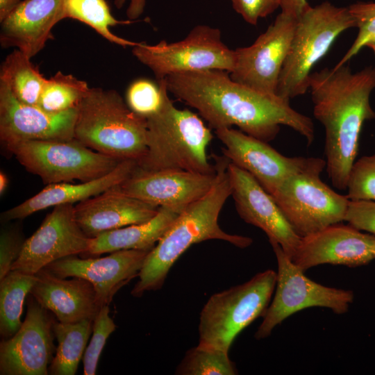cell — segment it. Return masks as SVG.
I'll use <instances>...</instances> for the list:
<instances>
[{
	"label": "cell",
	"instance_id": "8992f818",
	"mask_svg": "<svg viewBox=\"0 0 375 375\" xmlns=\"http://www.w3.org/2000/svg\"><path fill=\"white\" fill-rule=\"evenodd\" d=\"M353 27H356V22L348 7L336 6L329 1L309 6L296 19L276 95L290 101L304 94L308 90L313 67L328 51L337 38Z\"/></svg>",
	"mask_w": 375,
	"mask_h": 375
},
{
	"label": "cell",
	"instance_id": "ac0fdd59",
	"mask_svg": "<svg viewBox=\"0 0 375 375\" xmlns=\"http://www.w3.org/2000/svg\"><path fill=\"white\" fill-rule=\"evenodd\" d=\"M216 179L213 174L181 169L140 171L117 185L123 193L157 207H167L181 213L203 197Z\"/></svg>",
	"mask_w": 375,
	"mask_h": 375
},
{
	"label": "cell",
	"instance_id": "603a6c76",
	"mask_svg": "<svg viewBox=\"0 0 375 375\" xmlns=\"http://www.w3.org/2000/svg\"><path fill=\"white\" fill-rule=\"evenodd\" d=\"M31 294L62 323L94 320L101 308L93 285L86 279L56 276L45 268L35 274Z\"/></svg>",
	"mask_w": 375,
	"mask_h": 375
},
{
	"label": "cell",
	"instance_id": "d6a6232c",
	"mask_svg": "<svg viewBox=\"0 0 375 375\" xmlns=\"http://www.w3.org/2000/svg\"><path fill=\"white\" fill-rule=\"evenodd\" d=\"M348 8L358 32L351 47L334 67L345 65L363 47L375 41V2L359 1Z\"/></svg>",
	"mask_w": 375,
	"mask_h": 375
},
{
	"label": "cell",
	"instance_id": "5b68a950",
	"mask_svg": "<svg viewBox=\"0 0 375 375\" xmlns=\"http://www.w3.org/2000/svg\"><path fill=\"white\" fill-rule=\"evenodd\" d=\"M212 138L201 117L188 109L176 108L167 94L160 110L147 119V151L137 169L213 174L215 167L206 152Z\"/></svg>",
	"mask_w": 375,
	"mask_h": 375
},
{
	"label": "cell",
	"instance_id": "277c9868",
	"mask_svg": "<svg viewBox=\"0 0 375 375\" xmlns=\"http://www.w3.org/2000/svg\"><path fill=\"white\" fill-rule=\"evenodd\" d=\"M74 139L119 160H140L147 151V119L114 90L90 88L78 106Z\"/></svg>",
	"mask_w": 375,
	"mask_h": 375
},
{
	"label": "cell",
	"instance_id": "44dd1931",
	"mask_svg": "<svg viewBox=\"0 0 375 375\" xmlns=\"http://www.w3.org/2000/svg\"><path fill=\"white\" fill-rule=\"evenodd\" d=\"M65 0H23L1 21L0 44L15 47L31 58L49 40L53 26L64 19Z\"/></svg>",
	"mask_w": 375,
	"mask_h": 375
},
{
	"label": "cell",
	"instance_id": "8d00e7d4",
	"mask_svg": "<svg viewBox=\"0 0 375 375\" xmlns=\"http://www.w3.org/2000/svg\"><path fill=\"white\" fill-rule=\"evenodd\" d=\"M344 221L360 231L375 235V201L350 200Z\"/></svg>",
	"mask_w": 375,
	"mask_h": 375
},
{
	"label": "cell",
	"instance_id": "8fae6325",
	"mask_svg": "<svg viewBox=\"0 0 375 375\" xmlns=\"http://www.w3.org/2000/svg\"><path fill=\"white\" fill-rule=\"evenodd\" d=\"M321 170L286 178L272 194L292 228L301 237L344 221L349 199L320 179Z\"/></svg>",
	"mask_w": 375,
	"mask_h": 375
},
{
	"label": "cell",
	"instance_id": "cb8c5ba5",
	"mask_svg": "<svg viewBox=\"0 0 375 375\" xmlns=\"http://www.w3.org/2000/svg\"><path fill=\"white\" fill-rule=\"evenodd\" d=\"M137 165L135 160H124L108 174L91 181L49 184L32 197L2 212L1 221L24 219L49 207L83 201L120 185L133 174Z\"/></svg>",
	"mask_w": 375,
	"mask_h": 375
},
{
	"label": "cell",
	"instance_id": "7a4b0ae2",
	"mask_svg": "<svg viewBox=\"0 0 375 375\" xmlns=\"http://www.w3.org/2000/svg\"><path fill=\"white\" fill-rule=\"evenodd\" d=\"M374 88L372 66L357 72L345 65L324 68L309 78L313 114L325 129L326 172L340 190L347 189L363 124L375 118L369 101Z\"/></svg>",
	"mask_w": 375,
	"mask_h": 375
},
{
	"label": "cell",
	"instance_id": "4fadbf2b",
	"mask_svg": "<svg viewBox=\"0 0 375 375\" xmlns=\"http://www.w3.org/2000/svg\"><path fill=\"white\" fill-rule=\"evenodd\" d=\"M297 18L281 12L249 47L235 49L231 78L259 92L276 95L279 76L290 47Z\"/></svg>",
	"mask_w": 375,
	"mask_h": 375
},
{
	"label": "cell",
	"instance_id": "d590c367",
	"mask_svg": "<svg viewBox=\"0 0 375 375\" xmlns=\"http://www.w3.org/2000/svg\"><path fill=\"white\" fill-rule=\"evenodd\" d=\"M25 240L18 229L4 228L0 235V281L11 270Z\"/></svg>",
	"mask_w": 375,
	"mask_h": 375
},
{
	"label": "cell",
	"instance_id": "d4e9b609",
	"mask_svg": "<svg viewBox=\"0 0 375 375\" xmlns=\"http://www.w3.org/2000/svg\"><path fill=\"white\" fill-rule=\"evenodd\" d=\"M180 213L167 207H159L151 219L104 232L92 238L88 251L82 258L97 257L120 250L151 251Z\"/></svg>",
	"mask_w": 375,
	"mask_h": 375
},
{
	"label": "cell",
	"instance_id": "f35d334b",
	"mask_svg": "<svg viewBox=\"0 0 375 375\" xmlns=\"http://www.w3.org/2000/svg\"><path fill=\"white\" fill-rule=\"evenodd\" d=\"M126 1L129 2L126 10L128 19L135 21L144 12L146 0H115V5L117 9H120Z\"/></svg>",
	"mask_w": 375,
	"mask_h": 375
},
{
	"label": "cell",
	"instance_id": "9a60e30c",
	"mask_svg": "<svg viewBox=\"0 0 375 375\" xmlns=\"http://www.w3.org/2000/svg\"><path fill=\"white\" fill-rule=\"evenodd\" d=\"M74 208L71 203L54 206L38 230L24 241L11 270L35 274L56 260L85 253L92 238L79 227Z\"/></svg>",
	"mask_w": 375,
	"mask_h": 375
},
{
	"label": "cell",
	"instance_id": "d6986e66",
	"mask_svg": "<svg viewBox=\"0 0 375 375\" xmlns=\"http://www.w3.org/2000/svg\"><path fill=\"white\" fill-rule=\"evenodd\" d=\"M372 237L349 224H334L301 237L291 260L304 272L322 264L365 265L374 260Z\"/></svg>",
	"mask_w": 375,
	"mask_h": 375
},
{
	"label": "cell",
	"instance_id": "836d02e7",
	"mask_svg": "<svg viewBox=\"0 0 375 375\" xmlns=\"http://www.w3.org/2000/svg\"><path fill=\"white\" fill-rule=\"evenodd\" d=\"M351 201H375V154L362 156L353 164L347 189Z\"/></svg>",
	"mask_w": 375,
	"mask_h": 375
},
{
	"label": "cell",
	"instance_id": "83f0119b",
	"mask_svg": "<svg viewBox=\"0 0 375 375\" xmlns=\"http://www.w3.org/2000/svg\"><path fill=\"white\" fill-rule=\"evenodd\" d=\"M37 279L35 274L10 270L0 281V335L13 336L20 328V318L26 296Z\"/></svg>",
	"mask_w": 375,
	"mask_h": 375
},
{
	"label": "cell",
	"instance_id": "1f68e13d",
	"mask_svg": "<svg viewBox=\"0 0 375 375\" xmlns=\"http://www.w3.org/2000/svg\"><path fill=\"white\" fill-rule=\"evenodd\" d=\"M169 91L165 78L156 83L148 78H138L128 85L125 101L137 115L147 119L161 108Z\"/></svg>",
	"mask_w": 375,
	"mask_h": 375
},
{
	"label": "cell",
	"instance_id": "3957f363",
	"mask_svg": "<svg viewBox=\"0 0 375 375\" xmlns=\"http://www.w3.org/2000/svg\"><path fill=\"white\" fill-rule=\"evenodd\" d=\"M228 162L225 156H216L215 183L203 197L178 215L148 253L139 272V280L131 292L133 296L140 297L145 292L160 289L172 265L194 244L219 240L242 249L251 244V238L227 233L218 224L220 211L231 195Z\"/></svg>",
	"mask_w": 375,
	"mask_h": 375
},
{
	"label": "cell",
	"instance_id": "f546056e",
	"mask_svg": "<svg viewBox=\"0 0 375 375\" xmlns=\"http://www.w3.org/2000/svg\"><path fill=\"white\" fill-rule=\"evenodd\" d=\"M87 82L72 74L58 72L47 79L38 106L48 112H60L77 108L90 90Z\"/></svg>",
	"mask_w": 375,
	"mask_h": 375
},
{
	"label": "cell",
	"instance_id": "484cf974",
	"mask_svg": "<svg viewBox=\"0 0 375 375\" xmlns=\"http://www.w3.org/2000/svg\"><path fill=\"white\" fill-rule=\"evenodd\" d=\"M93 321L76 323L55 322L53 331L58 347L48 369L51 375H74L92 331Z\"/></svg>",
	"mask_w": 375,
	"mask_h": 375
},
{
	"label": "cell",
	"instance_id": "30bf717a",
	"mask_svg": "<svg viewBox=\"0 0 375 375\" xmlns=\"http://www.w3.org/2000/svg\"><path fill=\"white\" fill-rule=\"evenodd\" d=\"M270 244L278 265L276 292L255 333L256 339L267 338L277 325L304 308L324 307L336 314L348 311L354 297L351 290L325 286L310 280L278 244Z\"/></svg>",
	"mask_w": 375,
	"mask_h": 375
},
{
	"label": "cell",
	"instance_id": "ab89813d",
	"mask_svg": "<svg viewBox=\"0 0 375 375\" xmlns=\"http://www.w3.org/2000/svg\"><path fill=\"white\" fill-rule=\"evenodd\" d=\"M307 0H280L281 12L297 18L308 6Z\"/></svg>",
	"mask_w": 375,
	"mask_h": 375
},
{
	"label": "cell",
	"instance_id": "e575fe53",
	"mask_svg": "<svg viewBox=\"0 0 375 375\" xmlns=\"http://www.w3.org/2000/svg\"><path fill=\"white\" fill-rule=\"evenodd\" d=\"M109 305L102 306L93 320L92 335L83 355L85 375H94L106 342L117 326L110 317Z\"/></svg>",
	"mask_w": 375,
	"mask_h": 375
},
{
	"label": "cell",
	"instance_id": "7402d4cb",
	"mask_svg": "<svg viewBox=\"0 0 375 375\" xmlns=\"http://www.w3.org/2000/svg\"><path fill=\"white\" fill-rule=\"evenodd\" d=\"M158 207L128 196L117 186L74 206V217L89 238L153 218Z\"/></svg>",
	"mask_w": 375,
	"mask_h": 375
},
{
	"label": "cell",
	"instance_id": "b9f144b4",
	"mask_svg": "<svg viewBox=\"0 0 375 375\" xmlns=\"http://www.w3.org/2000/svg\"><path fill=\"white\" fill-rule=\"evenodd\" d=\"M8 178L2 171L0 172V194L2 195L8 188Z\"/></svg>",
	"mask_w": 375,
	"mask_h": 375
},
{
	"label": "cell",
	"instance_id": "9c48e42d",
	"mask_svg": "<svg viewBox=\"0 0 375 375\" xmlns=\"http://www.w3.org/2000/svg\"><path fill=\"white\" fill-rule=\"evenodd\" d=\"M132 53L157 80L176 73L207 69L231 73L235 65V51L224 44L221 31L203 24L197 25L184 39L175 42L161 40L151 45L138 42Z\"/></svg>",
	"mask_w": 375,
	"mask_h": 375
},
{
	"label": "cell",
	"instance_id": "52a82bcc",
	"mask_svg": "<svg viewBox=\"0 0 375 375\" xmlns=\"http://www.w3.org/2000/svg\"><path fill=\"white\" fill-rule=\"evenodd\" d=\"M276 272L267 269L249 281L212 294L199 318L201 347L228 352L236 336L258 317H263L276 284Z\"/></svg>",
	"mask_w": 375,
	"mask_h": 375
},
{
	"label": "cell",
	"instance_id": "f1b7e54d",
	"mask_svg": "<svg viewBox=\"0 0 375 375\" xmlns=\"http://www.w3.org/2000/svg\"><path fill=\"white\" fill-rule=\"evenodd\" d=\"M67 18L87 24L109 42L123 47H133L138 42L120 38L110 31L111 26L131 24L135 21L117 19L106 0H65L64 19Z\"/></svg>",
	"mask_w": 375,
	"mask_h": 375
},
{
	"label": "cell",
	"instance_id": "7c38bea8",
	"mask_svg": "<svg viewBox=\"0 0 375 375\" xmlns=\"http://www.w3.org/2000/svg\"><path fill=\"white\" fill-rule=\"evenodd\" d=\"M223 143V153L230 162L249 173L271 195L290 176L321 170L326 161L319 158L287 157L268 142L233 128L215 130Z\"/></svg>",
	"mask_w": 375,
	"mask_h": 375
},
{
	"label": "cell",
	"instance_id": "4dcf8cb0",
	"mask_svg": "<svg viewBox=\"0 0 375 375\" xmlns=\"http://www.w3.org/2000/svg\"><path fill=\"white\" fill-rule=\"evenodd\" d=\"M227 351L197 346L189 349L175 374L181 375H234L235 364Z\"/></svg>",
	"mask_w": 375,
	"mask_h": 375
},
{
	"label": "cell",
	"instance_id": "ee69618b",
	"mask_svg": "<svg viewBox=\"0 0 375 375\" xmlns=\"http://www.w3.org/2000/svg\"><path fill=\"white\" fill-rule=\"evenodd\" d=\"M366 47L371 49L373 51L374 53L375 54V41L369 43Z\"/></svg>",
	"mask_w": 375,
	"mask_h": 375
},
{
	"label": "cell",
	"instance_id": "74e56055",
	"mask_svg": "<svg viewBox=\"0 0 375 375\" xmlns=\"http://www.w3.org/2000/svg\"><path fill=\"white\" fill-rule=\"evenodd\" d=\"M234 10L245 22L256 26L260 19L266 17L280 8V0H230Z\"/></svg>",
	"mask_w": 375,
	"mask_h": 375
},
{
	"label": "cell",
	"instance_id": "5bb4252c",
	"mask_svg": "<svg viewBox=\"0 0 375 375\" xmlns=\"http://www.w3.org/2000/svg\"><path fill=\"white\" fill-rule=\"evenodd\" d=\"M31 294L17 332L0 343L1 375H47L56 352L54 317Z\"/></svg>",
	"mask_w": 375,
	"mask_h": 375
},
{
	"label": "cell",
	"instance_id": "ffe728a7",
	"mask_svg": "<svg viewBox=\"0 0 375 375\" xmlns=\"http://www.w3.org/2000/svg\"><path fill=\"white\" fill-rule=\"evenodd\" d=\"M149 251L120 250L103 258H79L71 256L56 260L44 268L61 278L80 277L90 281L102 307L109 305L121 288L138 276Z\"/></svg>",
	"mask_w": 375,
	"mask_h": 375
},
{
	"label": "cell",
	"instance_id": "4316f807",
	"mask_svg": "<svg viewBox=\"0 0 375 375\" xmlns=\"http://www.w3.org/2000/svg\"><path fill=\"white\" fill-rule=\"evenodd\" d=\"M0 80L7 84L17 100L26 104L38 106L47 79L31 62L29 57L15 49L1 65Z\"/></svg>",
	"mask_w": 375,
	"mask_h": 375
},
{
	"label": "cell",
	"instance_id": "2e32d148",
	"mask_svg": "<svg viewBox=\"0 0 375 375\" xmlns=\"http://www.w3.org/2000/svg\"><path fill=\"white\" fill-rule=\"evenodd\" d=\"M78 107L48 112L22 103L0 80V139L5 146L26 140L74 139Z\"/></svg>",
	"mask_w": 375,
	"mask_h": 375
},
{
	"label": "cell",
	"instance_id": "6da1fadb",
	"mask_svg": "<svg viewBox=\"0 0 375 375\" xmlns=\"http://www.w3.org/2000/svg\"><path fill=\"white\" fill-rule=\"evenodd\" d=\"M165 79L169 92L195 108L215 130L236 126L247 135L268 142L284 125L303 136L308 144L314 140L312 119L293 109L290 101L242 85L226 71L180 72Z\"/></svg>",
	"mask_w": 375,
	"mask_h": 375
},
{
	"label": "cell",
	"instance_id": "7bdbcfd3",
	"mask_svg": "<svg viewBox=\"0 0 375 375\" xmlns=\"http://www.w3.org/2000/svg\"><path fill=\"white\" fill-rule=\"evenodd\" d=\"M372 251L375 259V235H373V237H372Z\"/></svg>",
	"mask_w": 375,
	"mask_h": 375
},
{
	"label": "cell",
	"instance_id": "ba28073f",
	"mask_svg": "<svg viewBox=\"0 0 375 375\" xmlns=\"http://www.w3.org/2000/svg\"><path fill=\"white\" fill-rule=\"evenodd\" d=\"M19 162L47 185L101 177L122 161L76 140H26L6 145Z\"/></svg>",
	"mask_w": 375,
	"mask_h": 375
},
{
	"label": "cell",
	"instance_id": "60d3db41",
	"mask_svg": "<svg viewBox=\"0 0 375 375\" xmlns=\"http://www.w3.org/2000/svg\"><path fill=\"white\" fill-rule=\"evenodd\" d=\"M22 0H0V22H1Z\"/></svg>",
	"mask_w": 375,
	"mask_h": 375
},
{
	"label": "cell",
	"instance_id": "e0dca14e",
	"mask_svg": "<svg viewBox=\"0 0 375 375\" xmlns=\"http://www.w3.org/2000/svg\"><path fill=\"white\" fill-rule=\"evenodd\" d=\"M228 172L236 210L247 223L262 230L291 259L300 242L273 197L247 171L231 162Z\"/></svg>",
	"mask_w": 375,
	"mask_h": 375
}]
</instances>
